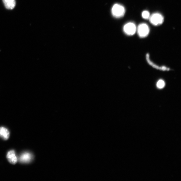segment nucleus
I'll use <instances>...</instances> for the list:
<instances>
[{
	"label": "nucleus",
	"instance_id": "obj_1",
	"mask_svg": "<svg viewBox=\"0 0 181 181\" xmlns=\"http://www.w3.org/2000/svg\"><path fill=\"white\" fill-rule=\"evenodd\" d=\"M112 14L114 17L120 18L123 17L125 13V9L124 6L118 4H115L113 6L112 9Z\"/></svg>",
	"mask_w": 181,
	"mask_h": 181
},
{
	"label": "nucleus",
	"instance_id": "obj_2",
	"mask_svg": "<svg viewBox=\"0 0 181 181\" xmlns=\"http://www.w3.org/2000/svg\"><path fill=\"white\" fill-rule=\"evenodd\" d=\"M149 19L151 23L154 26L160 25L163 23L164 21L163 16L158 13L152 15Z\"/></svg>",
	"mask_w": 181,
	"mask_h": 181
},
{
	"label": "nucleus",
	"instance_id": "obj_3",
	"mask_svg": "<svg viewBox=\"0 0 181 181\" xmlns=\"http://www.w3.org/2000/svg\"><path fill=\"white\" fill-rule=\"evenodd\" d=\"M137 31L139 36L141 38H144L149 34V28L146 24L142 23L138 26Z\"/></svg>",
	"mask_w": 181,
	"mask_h": 181
},
{
	"label": "nucleus",
	"instance_id": "obj_4",
	"mask_svg": "<svg viewBox=\"0 0 181 181\" xmlns=\"http://www.w3.org/2000/svg\"><path fill=\"white\" fill-rule=\"evenodd\" d=\"M136 29L135 25L133 22H128L126 24L124 27L125 33L129 36L134 35L136 31Z\"/></svg>",
	"mask_w": 181,
	"mask_h": 181
},
{
	"label": "nucleus",
	"instance_id": "obj_5",
	"mask_svg": "<svg viewBox=\"0 0 181 181\" xmlns=\"http://www.w3.org/2000/svg\"><path fill=\"white\" fill-rule=\"evenodd\" d=\"M33 156L30 153L25 152L22 153L19 157V162L21 163H27L31 162L33 159Z\"/></svg>",
	"mask_w": 181,
	"mask_h": 181
},
{
	"label": "nucleus",
	"instance_id": "obj_6",
	"mask_svg": "<svg viewBox=\"0 0 181 181\" xmlns=\"http://www.w3.org/2000/svg\"><path fill=\"white\" fill-rule=\"evenodd\" d=\"M7 158L9 162L12 164L17 163L18 160L15 152L13 150L8 152L7 154Z\"/></svg>",
	"mask_w": 181,
	"mask_h": 181
},
{
	"label": "nucleus",
	"instance_id": "obj_7",
	"mask_svg": "<svg viewBox=\"0 0 181 181\" xmlns=\"http://www.w3.org/2000/svg\"><path fill=\"white\" fill-rule=\"evenodd\" d=\"M10 133L7 128L4 127H0V137L3 140H7L8 139Z\"/></svg>",
	"mask_w": 181,
	"mask_h": 181
},
{
	"label": "nucleus",
	"instance_id": "obj_8",
	"mask_svg": "<svg viewBox=\"0 0 181 181\" xmlns=\"http://www.w3.org/2000/svg\"><path fill=\"white\" fill-rule=\"evenodd\" d=\"M6 9H14L15 6V0H2Z\"/></svg>",
	"mask_w": 181,
	"mask_h": 181
},
{
	"label": "nucleus",
	"instance_id": "obj_9",
	"mask_svg": "<svg viewBox=\"0 0 181 181\" xmlns=\"http://www.w3.org/2000/svg\"><path fill=\"white\" fill-rule=\"evenodd\" d=\"M165 86V83L164 81L162 80H160L157 82V88L161 89L164 88Z\"/></svg>",
	"mask_w": 181,
	"mask_h": 181
},
{
	"label": "nucleus",
	"instance_id": "obj_10",
	"mask_svg": "<svg viewBox=\"0 0 181 181\" xmlns=\"http://www.w3.org/2000/svg\"><path fill=\"white\" fill-rule=\"evenodd\" d=\"M142 16L144 19H149L150 17V14L149 12L147 11H143L142 13Z\"/></svg>",
	"mask_w": 181,
	"mask_h": 181
}]
</instances>
